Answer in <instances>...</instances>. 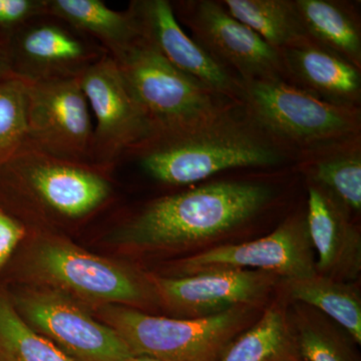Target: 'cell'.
<instances>
[{"label": "cell", "mask_w": 361, "mask_h": 361, "mask_svg": "<svg viewBox=\"0 0 361 361\" xmlns=\"http://www.w3.org/2000/svg\"><path fill=\"white\" fill-rule=\"evenodd\" d=\"M180 18L192 39L242 82L287 80L281 54L228 13L221 1L191 0L180 4Z\"/></svg>", "instance_id": "52a82bcc"}, {"label": "cell", "mask_w": 361, "mask_h": 361, "mask_svg": "<svg viewBox=\"0 0 361 361\" xmlns=\"http://www.w3.org/2000/svg\"><path fill=\"white\" fill-rule=\"evenodd\" d=\"M240 106L256 127L297 157L361 135L360 109L330 104L282 78L244 80Z\"/></svg>", "instance_id": "3957f363"}, {"label": "cell", "mask_w": 361, "mask_h": 361, "mask_svg": "<svg viewBox=\"0 0 361 361\" xmlns=\"http://www.w3.org/2000/svg\"><path fill=\"white\" fill-rule=\"evenodd\" d=\"M23 235V226L0 210V269L11 257Z\"/></svg>", "instance_id": "83f0119b"}, {"label": "cell", "mask_w": 361, "mask_h": 361, "mask_svg": "<svg viewBox=\"0 0 361 361\" xmlns=\"http://www.w3.org/2000/svg\"><path fill=\"white\" fill-rule=\"evenodd\" d=\"M130 11L139 25L142 39L164 58L216 94L240 104L242 80L185 32L170 2L134 1Z\"/></svg>", "instance_id": "8fae6325"}, {"label": "cell", "mask_w": 361, "mask_h": 361, "mask_svg": "<svg viewBox=\"0 0 361 361\" xmlns=\"http://www.w3.org/2000/svg\"><path fill=\"white\" fill-rule=\"evenodd\" d=\"M306 35L361 70V23L353 4L339 0H294Z\"/></svg>", "instance_id": "d6986e66"}, {"label": "cell", "mask_w": 361, "mask_h": 361, "mask_svg": "<svg viewBox=\"0 0 361 361\" xmlns=\"http://www.w3.org/2000/svg\"><path fill=\"white\" fill-rule=\"evenodd\" d=\"M0 355L9 361H75L35 332L0 296Z\"/></svg>", "instance_id": "603a6c76"}, {"label": "cell", "mask_w": 361, "mask_h": 361, "mask_svg": "<svg viewBox=\"0 0 361 361\" xmlns=\"http://www.w3.org/2000/svg\"><path fill=\"white\" fill-rule=\"evenodd\" d=\"M18 304L28 322L75 361H125L134 355L113 327L92 319L63 297L33 292Z\"/></svg>", "instance_id": "30bf717a"}, {"label": "cell", "mask_w": 361, "mask_h": 361, "mask_svg": "<svg viewBox=\"0 0 361 361\" xmlns=\"http://www.w3.org/2000/svg\"><path fill=\"white\" fill-rule=\"evenodd\" d=\"M125 361H167L160 360V358L152 357L148 355H132Z\"/></svg>", "instance_id": "f546056e"}, {"label": "cell", "mask_w": 361, "mask_h": 361, "mask_svg": "<svg viewBox=\"0 0 361 361\" xmlns=\"http://www.w3.org/2000/svg\"><path fill=\"white\" fill-rule=\"evenodd\" d=\"M47 11L73 27L94 35L108 45L115 56L141 39L132 11H114L99 0H51L47 1Z\"/></svg>", "instance_id": "ffe728a7"}, {"label": "cell", "mask_w": 361, "mask_h": 361, "mask_svg": "<svg viewBox=\"0 0 361 361\" xmlns=\"http://www.w3.org/2000/svg\"><path fill=\"white\" fill-rule=\"evenodd\" d=\"M106 318L134 355L167 361H212L241 329L244 311L229 308L192 319L145 314L129 308L108 310Z\"/></svg>", "instance_id": "5b68a950"}, {"label": "cell", "mask_w": 361, "mask_h": 361, "mask_svg": "<svg viewBox=\"0 0 361 361\" xmlns=\"http://www.w3.org/2000/svg\"><path fill=\"white\" fill-rule=\"evenodd\" d=\"M35 261L49 281L87 298L132 303L144 296L142 287L127 271L68 244H44Z\"/></svg>", "instance_id": "4fadbf2b"}, {"label": "cell", "mask_w": 361, "mask_h": 361, "mask_svg": "<svg viewBox=\"0 0 361 361\" xmlns=\"http://www.w3.org/2000/svg\"><path fill=\"white\" fill-rule=\"evenodd\" d=\"M316 270L327 275H355L360 267V238L349 213L330 195L310 184L306 214Z\"/></svg>", "instance_id": "2e32d148"}, {"label": "cell", "mask_w": 361, "mask_h": 361, "mask_svg": "<svg viewBox=\"0 0 361 361\" xmlns=\"http://www.w3.org/2000/svg\"><path fill=\"white\" fill-rule=\"evenodd\" d=\"M114 59L153 135L180 129L238 104L178 70L142 37Z\"/></svg>", "instance_id": "277c9868"}, {"label": "cell", "mask_w": 361, "mask_h": 361, "mask_svg": "<svg viewBox=\"0 0 361 361\" xmlns=\"http://www.w3.org/2000/svg\"><path fill=\"white\" fill-rule=\"evenodd\" d=\"M289 291L296 300L322 310L361 342V304L355 292L334 278L312 276L288 281Z\"/></svg>", "instance_id": "7402d4cb"}, {"label": "cell", "mask_w": 361, "mask_h": 361, "mask_svg": "<svg viewBox=\"0 0 361 361\" xmlns=\"http://www.w3.org/2000/svg\"><path fill=\"white\" fill-rule=\"evenodd\" d=\"M0 361H9V360H6V358L4 357V356L0 355Z\"/></svg>", "instance_id": "4dcf8cb0"}, {"label": "cell", "mask_w": 361, "mask_h": 361, "mask_svg": "<svg viewBox=\"0 0 361 361\" xmlns=\"http://www.w3.org/2000/svg\"><path fill=\"white\" fill-rule=\"evenodd\" d=\"M272 199V188L265 183H208L154 201L121 230L118 239L148 248L198 243L244 224Z\"/></svg>", "instance_id": "7a4b0ae2"}, {"label": "cell", "mask_w": 361, "mask_h": 361, "mask_svg": "<svg viewBox=\"0 0 361 361\" xmlns=\"http://www.w3.org/2000/svg\"><path fill=\"white\" fill-rule=\"evenodd\" d=\"M27 80H0V165L27 146Z\"/></svg>", "instance_id": "d4e9b609"}, {"label": "cell", "mask_w": 361, "mask_h": 361, "mask_svg": "<svg viewBox=\"0 0 361 361\" xmlns=\"http://www.w3.org/2000/svg\"><path fill=\"white\" fill-rule=\"evenodd\" d=\"M87 56V47L73 33L61 26L44 23L21 30L9 59L16 77L39 80L75 75L71 68Z\"/></svg>", "instance_id": "e0dca14e"}, {"label": "cell", "mask_w": 361, "mask_h": 361, "mask_svg": "<svg viewBox=\"0 0 361 361\" xmlns=\"http://www.w3.org/2000/svg\"><path fill=\"white\" fill-rule=\"evenodd\" d=\"M289 346L290 334L285 316L278 308H271L228 349L221 361H278Z\"/></svg>", "instance_id": "cb8c5ba5"}, {"label": "cell", "mask_w": 361, "mask_h": 361, "mask_svg": "<svg viewBox=\"0 0 361 361\" xmlns=\"http://www.w3.org/2000/svg\"><path fill=\"white\" fill-rule=\"evenodd\" d=\"M1 166L20 176L39 200L66 218H80L102 205L110 185L102 176L73 161L25 146Z\"/></svg>", "instance_id": "7c38bea8"}, {"label": "cell", "mask_w": 361, "mask_h": 361, "mask_svg": "<svg viewBox=\"0 0 361 361\" xmlns=\"http://www.w3.org/2000/svg\"><path fill=\"white\" fill-rule=\"evenodd\" d=\"M301 353L308 361H346L331 336L312 325L300 327Z\"/></svg>", "instance_id": "484cf974"}, {"label": "cell", "mask_w": 361, "mask_h": 361, "mask_svg": "<svg viewBox=\"0 0 361 361\" xmlns=\"http://www.w3.org/2000/svg\"><path fill=\"white\" fill-rule=\"evenodd\" d=\"M274 277L259 270L212 269L192 276L158 279L156 286L163 300L172 307L204 314L252 302L267 290Z\"/></svg>", "instance_id": "5bb4252c"}, {"label": "cell", "mask_w": 361, "mask_h": 361, "mask_svg": "<svg viewBox=\"0 0 361 361\" xmlns=\"http://www.w3.org/2000/svg\"><path fill=\"white\" fill-rule=\"evenodd\" d=\"M78 75L27 80V146L73 163L90 155L94 142L92 113Z\"/></svg>", "instance_id": "8992f818"}, {"label": "cell", "mask_w": 361, "mask_h": 361, "mask_svg": "<svg viewBox=\"0 0 361 361\" xmlns=\"http://www.w3.org/2000/svg\"><path fill=\"white\" fill-rule=\"evenodd\" d=\"M311 247L305 218L293 217L262 238L217 247L187 259L185 270L194 274L253 268L292 281L316 274Z\"/></svg>", "instance_id": "9c48e42d"}, {"label": "cell", "mask_w": 361, "mask_h": 361, "mask_svg": "<svg viewBox=\"0 0 361 361\" xmlns=\"http://www.w3.org/2000/svg\"><path fill=\"white\" fill-rule=\"evenodd\" d=\"M310 184L320 188L348 212L361 210V135L298 156Z\"/></svg>", "instance_id": "ac0fdd59"}, {"label": "cell", "mask_w": 361, "mask_h": 361, "mask_svg": "<svg viewBox=\"0 0 361 361\" xmlns=\"http://www.w3.org/2000/svg\"><path fill=\"white\" fill-rule=\"evenodd\" d=\"M287 82L336 106L360 109L361 70L310 37L280 51Z\"/></svg>", "instance_id": "9a60e30c"}, {"label": "cell", "mask_w": 361, "mask_h": 361, "mask_svg": "<svg viewBox=\"0 0 361 361\" xmlns=\"http://www.w3.org/2000/svg\"><path fill=\"white\" fill-rule=\"evenodd\" d=\"M137 149L142 170L172 186L196 184L233 169L273 167L292 156L256 127L240 104L154 134Z\"/></svg>", "instance_id": "6da1fadb"}, {"label": "cell", "mask_w": 361, "mask_h": 361, "mask_svg": "<svg viewBox=\"0 0 361 361\" xmlns=\"http://www.w3.org/2000/svg\"><path fill=\"white\" fill-rule=\"evenodd\" d=\"M11 77H16V75L13 73L8 52L4 51L0 45V80Z\"/></svg>", "instance_id": "f1b7e54d"}, {"label": "cell", "mask_w": 361, "mask_h": 361, "mask_svg": "<svg viewBox=\"0 0 361 361\" xmlns=\"http://www.w3.org/2000/svg\"><path fill=\"white\" fill-rule=\"evenodd\" d=\"M221 4L279 52L308 37L294 0H222Z\"/></svg>", "instance_id": "44dd1931"}, {"label": "cell", "mask_w": 361, "mask_h": 361, "mask_svg": "<svg viewBox=\"0 0 361 361\" xmlns=\"http://www.w3.org/2000/svg\"><path fill=\"white\" fill-rule=\"evenodd\" d=\"M44 11L42 0H0V30H16Z\"/></svg>", "instance_id": "4316f807"}, {"label": "cell", "mask_w": 361, "mask_h": 361, "mask_svg": "<svg viewBox=\"0 0 361 361\" xmlns=\"http://www.w3.org/2000/svg\"><path fill=\"white\" fill-rule=\"evenodd\" d=\"M78 75L94 118L92 151L97 156L114 158L151 137L153 128L133 97L115 59L104 56Z\"/></svg>", "instance_id": "ba28073f"}]
</instances>
